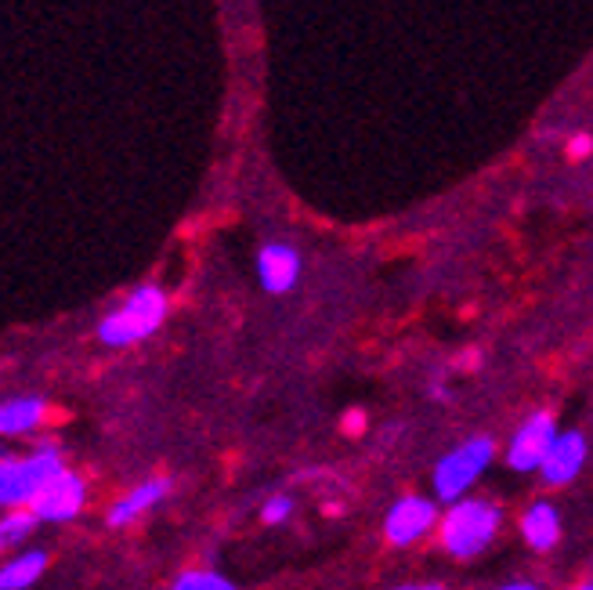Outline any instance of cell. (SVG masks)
<instances>
[{
  "label": "cell",
  "instance_id": "obj_1",
  "mask_svg": "<svg viewBox=\"0 0 593 590\" xmlns=\"http://www.w3.org/2000/svg\"><path fill=\"white\" fill-rule=\"evenodd\" d=\"M163 315H167V297H163L160 286H138L127 297V305L98 323V337L109 348H127V344L145 341L152 330H160Z\"/></svg>",
  "mask_w": 593,
  "mask_h": 590
},
{
  "label": "cell",
  "instance_id": "obj_2",
  "mask_svg": "<svg viewBox=\"0 0 593 590\" xmlns=\"http://www.w3.org/2000/svg\"><path fill=\"white\" fill-rule=\"evenodd\" d=\"M499 529V511L485 500H463L445 514L442 547L452 558H474L492 543Z\"/></svg>",
  "mask_w": 593,
  "mask_h": 590
},
{
  "label": "cell",
  "instance_id": "obj_3",
  "mask_svg": "<svg viewBox=\"0 0 593 590\" xmlns=\"http://www.w3.org/2000/svg\"><path fill=\"white\" fill-rule=\"evenodd\" d=\"M62 457L55 446H40L33 457L26 460H4L0 464V500L15 511L19 504H33L40 489L48 486L51 478L62 475Z\"/></svg>",
  "mask_w": 593,
  "mask_h": 590
},
{
  "label": "cell",
  "instance_id": "obj_4",
  "mask_svg": "<svg viewBox=\"0 0 593 590\" xmlns=\"http://www.w3.org/2000/svg\"><path fill=\"white\" fill-rule=\"evenodd\" d=\"M489 464H492L489 438H471L460 449H452L449 457H442L438 467H434V493H438V500H445V504L460 500Z\"/></svg>",
  "mask_w": 593,
  "mask_h": 590
},
{
  "label": "cell",
  "instance_id": "obj_5",
  "mask_svg": "<svg viewBox=\"0 0 593 590\" xmlns=\"http://www.w3.org/2000/svg\"><path fill=\"white\" fill-rule=\"evenodd\" d=\"M438 522V511H434L431 500L424 496H402L384 518V536L387 543H395V547H409L416 543L420 536H427Z\"/></svg>",
  "mask_w": 593,
  "mask_h": 590
},
{
  "label": "cell",
  "instance_id": "obj_6",
  "mask_svg": "<svg viewBox=\"0 0 593 590\" xmlns=\"http://www.w3.org/2000/svg\"><path fill=\"white\" fill-rule=\"evenodd\" d=\"M554 442H557L554 417H550V413H536L518 435L510 438L507 464L514 467V471H536V467H543L546 453L554 449Z\"/></svg>",
  "mask_w": 593,
  "mask_h": 590
},
{
  "label": "cell",
  "instance_id": "obj_7",
  "mask_svg": "<svg viewBox=\"0 0 593 590\" xmlns=\"http://www.w3.org/2000/svg\"><path fill=\"white\" fill-rule=\"evenodd\" d=\"M84 507V482L69 471L55 475L48 486L40 489V496L33 500V514H37L40 522H69L76 518Z\"/></svg>",
  "mask_w": 593,
  "mask_h": 590
},
{
  "label": "cell",
  "instance_id": "obj_8",
  "mask_svg": "<svg viewBox=\"0 0 593 590\" xmlns=\"http://www.w3.org/2000/svg\"><path fill=\"white\" fill-rule=\"evenodd\" d=\"M257 272H261V286L268 294H286L301 276V257L286 243H268L257 257Z\"/></svg>",
  "mask_w": 593,
  "mask_h": 590
},
{
  "label": "cell",
  "instance_id": "obj_9",
  "mask_svg": "<svg viewBox=\"0 0 593 590\" xmlns=\"http://www.w3.org/2000/svg\"><path fill=\"white\" fill-rule=\"evenodd\" d=\"M586 460V442L579 431H565V435H557L554 449L546 453L543 460V478L546 486H565V482H572L575 475H579V467H583Z\"/></svg>",
  "mask_w": 593,
  "mask_h": 590
},
{
  "label": "cell",
  "instance_id": "obj_10",
  "mask_svg": "<svg viewBox=\"0 0 593 590\" xmlns=\"http://www.w3.org/2000/svg\"><path fill=\"white\" fill-rule=\"evenodd\" d=\"M170 493V482L167 478H156V482H142V486H134L131 493L116 500L113 511H109V525H127L134 518H142L149 507H156L163 496Z\"/></svg>",
  "mask_w": 593,
  "mask_h": 590
},
{
  "label": "cell",
  "instance_id": "obj_11",
  "mask_svg": "<svg viewBox=\"0 0 593 590\" xmlns=\"http://www.w3.org/2000/svg\"><path fill=\"white\" fill-rule=\"evenodd\" d=\"M521 529H525V540L536 547V551H550L561 536V522H557V511L550 504H532L521 518Z\"/></svg>",
  "mask_w": 593,
  "mask_h": 590
},
{
  "label": "cell",
  "instance_id": "obj_12",
  "mask_svg": "<svg viewBox=\"0 0 593 590\" xmlns=\"http://www.w3.org/2000/svg\"><path fill=\"white\" fill-rule=\"evenodd\" d=\"M44 420V402L40 399H11L0 410V431L4 435H26Z\"/></svg>",
  "mask_w": 593,
  "mask_h": 590
},
{
  "label": "cell",
  "instance_id": "obj_13",
  "mask_svg": "<svg viewBox=\"0 0 593 590\" xmlns=\"http://www.w3.org/2000/svg\"><path fill=\"white\" fill-rule=\"evenodd\" d=\"M44 569H48V558H44L40 551L22 554V558L4 565V572H0V590H26L33 580H40V572Z\"/></svg>",
  "mask_w": 593,
  "mask_h": 590
},
{
  "label": "cell",
  "instance_id": "obj_14",
  "mask_svg": "<svg viewBox=\"0 0 593 590\" xmlns=\"http://www.w3.org/2000/svg\"><path fill=\"white\" fill-rule=\"evenodd\" d=\"M170 590H236L232 583L225 580V576H217V572H207V569H192V572H181L178 580H174V587Z\"/></svg>",
  "mask_w": 593,
  "mask_h": 590
},
{
  "label": "cell",
  "instance_id": "obj_15",
  "mask_svg": "<svg viewBox=\"0 0 593 590\" xmlns=\"http://www.w3.org/2000/svg\"><path fill=\"white\" fill-rule=\"evenodd\" d=\"M33 522H37V514L33 511H15L4 518V525H0V540L4 543H19L22 536H29V529H33Z\"/></svg>",
  "mask_w": 593,
  "mask_h": 590
},
{
  "label": "cell",
  "instance_id": "obj_16",
  "mask_svg": "<svg viewBox=\"0 0 593 590\" xmlns=\"http://www.w3.org/2000/svg\"><path fill=\"white\" fill-rule=\"evenodd\" d=\"M290 511H293L290 496H275V500H268V504H264V522L279 525V522H286V518H290Z\"/></svg>",
  "mask_w": 593,
  "mask_h": 590
},
{
  "label": "cell",
  "instance_id": "obj_17",
  "mask_svg": "<svg viewBox=\"0 0 593 590\" xmlns=\"http://www.w3.org/2000/svg\"><path fill=\"white\" fill-rule=\"evenodd\" d=\"M590 153H593L590 134H575L572 142H568V156H572V160H583V156H590Z\"/></svg>",
  "mask_w": 593,
  "mask_h": 590
},
{
  "label": "cell",
  "instance_id": "obj_18",
  "mask_svg": "<svg viewBox=\"0 0 593 590\" xmlns=\"http://www.w3.org/2000/svg\"><path fill=\"white\" fill-rule=\"evenodd\" d=\"M398 590H445L442 583H405V587H398Z\"/></svg>",
  "mask_w": 593,
  "mask_h": 590
},
{
  "label": "cell",
  "instance_id": "obj_19",
  "mask_svg": "<svg viewBox=\"0 0 593 590\" xmlns=\"http://www.w3.org/2000/svg\"><path fill=\"white\" fill-rule=\"evenodd\" d=\"M348 431H362V413H348Z\"/></svg>",
  "mask_w": 593,
  "mask_h": 590
},
{
  "label": "cell",
  "instance_id": "obj_20",
  "mask_svg": "<svg viewBox=\"0 0 593 590\" xmlns=\"http://www.w3.org/2000/svg\"><path fill=\"white\" fill-rule=\"evenodd\" d=\"M503 590H539V587H532V583H510V587H503Z\"/></svg>",
  "mask_w": 593,
  "mask_h": 590
},
{
  "label": "cell",
  "instance_id": "obj_21",
  "mask_svg": "<svg viewBox=\"0 0 593 590\" xmlns=\"http://www.w3.org/2000/svg\"><path fill=\"white\" fill-rule=\"evenodd\" d=\"M575 590H593V580H590V583H579Z\"/></svg>",
  "mask_w": 593,
  "mask_h": 590
}]
</instances>
